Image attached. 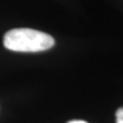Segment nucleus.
Returning <instances> with one entry per match:
<instances>
[{"label":"nucleus","instance_id":"4","mask_svg":"<svg viewBox=\"0 0 123 123\" xmlns=\"http://www.w3.org/2000/svg\"><path fill=\"white\" fill-rule=\"evenodd\" d=\"M116 123H123V120H116Z\"/></svg>","mask_w":123,"mask_h":123},{"label":"nucleus","instance_id":"1","mask_svg":"<svg viewBox=\"0 0 123 123\" xmlns=\"http://www.w3.org/2000/svg\"><path fill=\"white\" fill-rule=\"evenodd\" d=\"M4 46L12 51L39 52L51 48L55 39L44 32L29 28H18L8 31L3 38Z\"/></svg>","mask_w":123,"mask_h":123},{"label":"nucleus","instance_id":"3","mask_svg":"<svg viewBox=\"0 0 123 123\" xmlns=\"http://www.w3.org/2000/svg\"><path fill=\"white\" fill-rule=\"evenodd\" d=\"M68 123H87V122L84 121V120H71V121H69Z\"/></svg>","mask_w":123,"mask_h":123},{"label":"nucleus","instance_id":"2","mask_svg":"<svg viewBox=\"0 0 123 123\" xmlns=\"http://www.w3.org/2000/svg\"><path fill=\"white\" fill-rule=\"evenodd\" d=\"M116 120H123V107L116 111Z\"/></svg>","mask_w":123,"mask_h":123}]
</instances>
